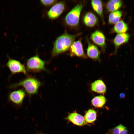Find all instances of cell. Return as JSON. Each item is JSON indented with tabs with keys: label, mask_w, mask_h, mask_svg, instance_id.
Returning <instances> with one entry per match:
<instances>
[{
	"label": "cell",
	"mask_w": 134,
	"mask_h": 134,
	"mask_svg": "<svg viewBox=\"0 0 134 134\" xmlns=\"http://www.w3.org/2000/svg\"><path fill=\"white\" fill-rule=\"evenodd\" d=\"M77 36L65 33L58 37L54 43L52 52V55L56 56L67 50L74 42Z\"/></svg>",
	"instance_id": "obj_1"
},
{
	"label": "cell",
	"mask_w": 134,
	"mask_h": 134,
	"mask_svg": "<svg viewBox=\"0 0 134 134\" xmlns=\"http://www.w3.org/2000/svg\"><path fill=\"white\" fill-rule=\"evenodd\" d=\"M41 85L40 81L35 78L28 77L18 83L12 84L8 87L11 89H16L20 86L24 88L28 94L30 96L37 93Z\"/></svg>",
	"instance_id": "obj_2"
},
{
	"label": "cell",
	"mask_w": 134,
	"mask_h": 134,
	"mask_svg": "<svg viewBox=\"0 0 134 134\" xmlns=\"http://www.w3.org/2000/svg\"><path fill=\"white\" fill-rule=\"evenodd\" d=\"M26 65V69L28 71L38 72L46 70L45 62L38 55H35L28 59Z\"/></svg>",
	"instance_id": "obj_3"
},
{
	"label": "cell",
	"mask_w": 134,
	"mask_h": 134,
	"mask_svg": "<svg viewBox=\"0 0 134 134\" xmlns=\"http://www.w3.org/2000/svg\"><path fill=\"white\" fill-rule=\"evenodd\" d=\"M82 7V4H78L67 13L65 18L66 22L67 25L72 26L77 25L79 22L80 15Z\"/></svg>",
	"instance_id": "obj_4"
},
{
	"label": "cell",
	"mask_w": 134,
	"mask_h": 134,
	"mask_svg": "<svg viewBox=\"0 0 134 134\" xmlns=\"http://www.w3.org/2000/svg\"><path fill=\"white\" fill-rule=\"evenodd\" d=\"M11 72V75L22 73L27 75V73L25 67L20 61L8 57V60L5 65Z\"/></svg>",
	"instance_id": "obj_5"
},
{
	"label": "cell",
	"mask_w": 134,
	"mask_h": 134,
	"mask_svg": "<svg viewBox=\"0 0 134 134\" xmlns=\"http://www.w3.org/2000/svg\"><path fill=\"white\" fill-rule=\"evenodd\" d=\"M25 96V92L23 90L21 89L15 90L8 94V101L15 106H19L22 103Z\"/></svg>",
	"instance_id": "obj_6"
},
{
	"label": "cell",
	"mask_w": 134,
	"mask_h": 134,
	"mask_svg": "<svg viewBox=\"0 0 134 134\" xmlns=\"http://www.w3.org/2000/svg\"><path fill=\"white\" fill-rule=\"evenodd\" d=\"M70 50L71 56H75L85 58H87L84 52L82 44L80 40L74 42L70 47Z\"/></svg>",
	"instance_id": "obj_7"
},
{
	"label": "cell",
	"mask_w": 134,
	"mask_h": 134,
	"mask_svg": "<svg viewBox=\"0 0 134 134\" xmlns=\"http://www.w3.org/2000/svg\"><path fill=\"white\" fill-rule=\"evenodd\" d=\"M65 8V4L62 2H60L54 5L48 11L47 15L51 19L58 17L62 13Z\"/></svg>",
	"instance_id": "obj_8"
},
{
	"label": "cell",
	"mask_w": 134,
	"mask_h": 134,
	"mask_svg": "<svg viewBox=\"0 0 134 134\" xmlns=\"http://www.w3.org/2000/svg\"><path fill=\"white\" fill-rule=\"evenodd\" d=\"M66 119L74 124L79 126H83L87 124L84 117L76 112L69 113Z\"/></svg>",
	"instance_id": "obj_9"
},
{
	"label": "cell",
	"mask_w": 134,
	"mask_h": 134,
	"mask_svg": "<svg viewBox=\"0 0 134 134\" xmlns=\"http://www.w3.org/2000/svg\"><path fill=\"white\" fill-rule=\"evenodd\" d=\"M91 38L92 40L99 45L104 51L105 45V37L101 32L97 31L91 34Z\"/></svg>",
	"instance_id": "obj_10"
},
{
	"label": "cell",
	"mask_w": 134,
	"mask_h": 134,
	"mask_svg": "<svg viewBox=\"0 0 134 134\" xmlns=\"http://www.w3.org/2000/svg\"><path fill=\"white\" fill-rule=\"evenodd\" d=\"M91 89L98 93L104 95L106 90V86L101 80L99 79L93 82L91 85Z\"/></svg>",
	"instance_id": "obj_11"
},
{
	"label": "cell",
	"mask_w": 134,
	"mask_h": 134,
	"mask_svg": "<svg viewBox=\"0 0 134 134\" xmlns=\"http://www.w3.org/2000/svg\"><path fill=\"white\" fill-rule=\"evenodd\" d=\"M87 52L89 58L94 60L100 61V52L96 46L89 42Z\"/></svg>",
	"instance_id": "obj_12"
},
{
	"label": "cell",
	"mask_w": 134,
	"mask_h": 134,
	"mask_svg": "<svg viewBox=\"0 0 134 134\" xmlns=\"http://www.w3.org/2000/svg\"><path fill=\"white\" fill-rule=\"evenodd\" d=\"M130 35L128 33H123L117 34L114 40L113 43L116 48V50L122 44L127 42L129 40Z\"/></svg>",
	"instance_id": "obj_13"
},
{
	"label": "cell",
	"mask_w": 134,
	"mask_h": 134,
	"mask_svg": "<svg viewBox=\"0 0 134 134\" xmlns=\"http://www.w3.org/2000/svg\"><path fill=\"white\" fill-rule=\"evenodd\" d=\"M97 19L95 14L91 12H88L86 14L83 18V21L87 26L92 27L95 25L97 22Z\"/></svg>",
	"instance_id": "obj_14"
},
{
	"label": "cell",
	"mask_w": 134,
	"mask_h": 134,
	"mask_svg": "<svg viewBox=\"0 0 134 134\" xmlns=\"http://www.w3.org/2000/svg\"><path fill=\"white\" fill-rule=\"evenodd\" d=\"M122 1L120 0H111L108 2L106 8L107 10L111 12L116 11L119 9L122 4Z\"/></svg>",
	"instance_id": "obj_15"
},
{
	"label": "cell",
	"mask_w": 134,
	"mask_h": 134,
	"mask_svg": "<svg viewBox=\"0 0 134 134\" xmlns=\"http://www.w3.org/2000/svg\"><path fill=\"white\" fill-rule=\"evenodd\" d=\"M106 100L103 96L99 95L95 97L91 100L92 104L97 108H102L105 103Z\"/></svg>",
	"instance_id": "obj_16"
},
{
	"label": "cell",
	"mask_w": 134,
	"mask_h": 134,
	"mask_svg": "<svg viewBox=\"0 0 134 134\" xmlns=\"http://www.w3.org/2000/svg\"><path fill=\"white\" fill-rule=\"evenodd\" d=\"M97 117L96 111L94 109H90L87 111L84 117L87 123H91L96 121Z\"/></svg>",
	"instance_id": "obj_17"
},
{
	"label": "cell",
	"mask_w": 134,
	"mask_h": 134,
	"mask_svg": "<svg viewBox=\"0 0 134 134\" xmlns=\"http://www.w3.org/2000/svg\"><path fill=\"white\" fill-rule=\"evenodd\" d=\"M92 7L94 10L101 17L104 22L103 15V8L101 1L93 0L91 1Z\"/></svg>",
	"instance_id": "obj_18"
},
{
	"label": "cell",
	"mask_w": 134,
	"mask_h": 134,
	"mask_svg": "<svg viewBox=\"0 0 134 134\" xmlns=\"http://www.w3.org/2000/svg\"><path fill=\"white\" fill-rule=\"evenodd\" d=\"M127 24L123 21H120L116 24L113 30L114 32L118 33H125L128 30Z\"/></svg>",
	"instance_id": "obj_19"
},
{
	"label": "cell",
	"mask_w": 134,
	"mask_h": 134,
	"mask_svg": "<svg viewBox=\"0 0 134 134\" xmlns=\"http://www.w3.org/2000/svg\"><path fill=\"white\" fill-rule=\"evenodd\" d=\"M122 16V12L120 11H116L112 12L109 15V23L111 24L116 23L119 21Z\"/></svg>",
	"instance_id": "obj_20"
},
{
	"label": "cell",
	"mask_w": 134,
	"mask_h": 134,
	"mask_svg": "<svg viewBox=\"0 0 134 134\" xmlns=\"http://www.w3.org/2000/svg\"><path fill=\"white\" fill-rule=\"evenodd\" d=\"M127 128L126 127L120 124L114 128L109 130L108 134H120L121 131Z\"/></svg>",
	"instance_id": "obj_21"
},
{
	"label": "cell",
	"mask_w": 134,
	"mask_h": 134,
	"mask_svg": "<svg viewBox=\"0 0 134 134\" xmlns=\"http://www.w3.org/2000/svg\"><path fill=\"white\" fill-rule=\"evenodd\" d=\"M40 1L42 4L45 5H49L56 3L57 1L55 0H42Z\"/></svg>",
	"instance_id": "obj_22"
},
{
	"label": "cell",
	"mask_w": 134,
	"mask_h": 134,
	"mask_svg": "<svg viewBox=\"0 0 134 134\" xmlns=\"http://www.w3.org/2000/svg\"><path fill=\"white\" fill-rule=\"evenodd\" d=\"M125 93L122 92L119 95V97L121 99H123L125 97Z\"/></svg>",
	"instance_id": "obj_23"
},
{
	"label": "cell",
	"mask_w": 134,
	"mask_h": 134,
	"mask_svg": "<svg viewBox=\"0 0 134 134\" xmlns=\"http://www.w3.org/2000/svg\"><path fill=\"white\" fill-rule=\"evenodd\" d=\"M107 134H108L107 133Z\"/></svg>",
	"instance_id": "obj_24"
}]
</instances>
